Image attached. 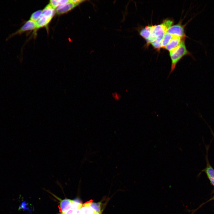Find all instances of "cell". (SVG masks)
Segmentation results:
<instances>
[{
  "label": "cell",
  "mask_w": 214,
  "mask_h": 214,
  "mask_svg": "<svg viewBox=\"0 0 214 214\" xmlns=\"http://www.w3.org/2000/svg\"><path fill=\"white\" fill-rule=\"evenodd\" d=\"M174 36L166 32L164 35L161 42V48H164Z\"/></svg>",
  "instance_id": "7c38bea8"
},
{
  "label": "cell",
  "mask_w": 214,
  "mask_h": 214,
  "mask_svg": "<svg viewBox=\"0 0 214 214\" xmlns=\"http://www.w3.org/2000/svg\"><path fill=\"white\" fill-rule=\"evenodd\" d=\"M113 96L116 100H118L121 97L120 95L116 92L112 94Z\"/></svg>",
  "instance_id": "2e32d148"
},
{
  "label": "cell",
  "mask_w": 214,
  "mask_h": 214,
  "mask_svg": "<svg viewBox=\"0 0 214 214\" xmlns=\"http://www.w3.org/2000/svg\"><path fill=\"white\" fill-rule=\"evenodd\" d=\"M42 10H38L33 12L31 15L30 20L36 22L39 19L42 13Z\"/></svg>",
  "instance_id": "9a60e30c"
},
{
  "label": "cell",
  "mask_w": 214,
  "mask_h": 214,
  "mask_svg": "<svg viewBox=\"0 0 214 214\" xmlns=\"http://www.w3.org/2000/svg\"><path fill=\"white\" fill-rule=\"evenodd\" d=\"M204 171L206 174L211 184L214 186V169L208 163L206 167L204 169Z\"/></svg>",
  "instance_id": "8fae6325"
},
{
  "label": "cell",
  "mask_w": 214,
  "mask_h": 214,
  "mask_svg": "<svg viewBox=\"0 0 214 214\" xmlns=\"http://www.w3.org/2000/svg\"><path fill=\"white\" fill-rule=\"evenodd\" d=\"M54 196L59 201L60 214H78L83 204L79 200L67 198L62 199L55 195Z\"/></svg>",
  "instance_id": "6da1fadb"
},
{
  "label": "cell",
  "mask_w": 214,
  "mask_h": 214,
  "mask_svg": "<svg viewBox=\"0 0 214 214\" xmlns=\"http://www.w3.org/2000/svg\"><path fill=\"white\" fill-rule=\"evenodd\" d=\"M89 205L97 213L99 214H102L103 209L102 203L101 202H93L92 200L91 199Z\"/></svg>",
  "instance_id": "4fadbf2b"
},
{
  "label": "cell",
  "mask_w": 214,
  "mask_h": 214,
  "mask_svg": "<svg viewBox=\"0 0 214 214\" xmlns=\"http://www.w3.org/2000/svg\"><path fill=\"white\" fill-rule=\"evenodd\" d=\"M91 200L86 202L82 204L78 214H99L97 213L90 206L89 204Z\"/></svg>",
  "instance_id": "30bf717a"
},
{
  "label": "cell",
  "mask_w": 214,
  "mask_h": 214,
  "mask_svg": "<svg viewBox=\"0 0 214 214\" xmlns=\"http://www.w3.org/2000/svg\"><path fill=\"white\" fill-rule=\"evenodd\" d=\"M185 38H184L182 39L178 47L174 51L169 52L171 60V66L168 77L174 71L177 64L184 56L187 55H191V53L186 48L185 44Z\"/></svg>",
  "instance_id": "7a4b0ae2"
},
{
  "label": "cell",
  "mask_w": 214,
  "mask_h": 214,
  "mask_svg": "<svg viewBox=\"0 0 214 214\" xmlns=\"http://www.w3.org/2000/svg\"><path fill=\"white\" fill-rule=\"evenodd\" d=\"M70 0H52L50 1V4L54 9L57 8L60 5L67 3Z\"/></svg>",
  "instance_id": "5bb4252c"
},
{
  "label": "cell",
  "mask_w": 214,
  "mask_h": 214,
  "mask_svg": "<svg viewBox=\"0 0 214 214\" xmlns=\"http://www.w3.org/2000/svg\"><path fill=\"white\" fill-rule=\"evenodd\" d=\"M183 38L175 36L164 48L169 52L174 51L179 47Z\"/></svg>",
  "instance_id": "ba28073f"
},
{
  "label": "cell",
  "mask_w": 214,
  "mask_h": 214,
  "mask_svg": "<svg viewBox=\"0 0 214 214\" xmlns=\"http://www.w3.org/2000/svg\"><path fill=\"white\" fill-rule=\"evenodd\" d=\"M36 29H37V26L36 22L30 19L27 21L20 29L11 34L8 38L16 34H21L26 31L34 30Z\"/></svg>",
  "instance_id": "5b68a950"
},
{
  "label": "cell",
  "mask_w": 214,
  "mask_h": 214,
  "mask_svg": "<svg viewBox=\"0 0 214 214\" xmlns=\"http://www.w3.org/2000/svg\"><path fill=\"white\" fill-rule=\"evenodd\" d=\"M168 29V27L163 22L160 24L151 26V38L152 42L157 38H163L164 35L167 32Z\"/></svg>",
  "instance_id": "277c9868"
},
{
  "label": "cell",
  "mask_w": 214,
  "mask_h": 214,
  "mask_svg": "<svg viewBox=\"0 0 214 214\" xmlns=\"http://www.w3.org/2000/svg\"><path fill=\"white\" fill-rule=\"evenodd\" d=\"M56 10L49 4L42 10V14L36 22L37 29L47 26L54 16Z\"/></svg>",
  "instance_id": "3957f363"
},
{
  "label": "cell",
  "mask_w": 214,
  "mask_h": 214,
  "mask_svg": "<svg viewBox=\"0 0 214 214\" xmlns=\"http://www.w3.org/2000/svg\"><path fill=\"white\" fill-rule=\"evenodd\" d=\"M167 32L172 35L181 38H185L186 37L185 33L184 27L180 24H178L170 27L167 30Z\"/></svg>",
  "instance_id": "8992f818"
},
{
  "label": "cell",
  "mask_w": 214,
  "mask_h": 214,
  "mask_svg": "<svg viewBox=\"0 0 214 214\" xmlns=\"http://www.w3.org/2000/svg\"><path fill=\"white\" fill-rule=\"evenodd\" d=\"M141 36L144 39L147 41V45H149L152 42L151 33V26H146L139 32Z\"/></svg>",
  "instance_id": "9c48e42d"
},
{
  "label": "cell",
  "mask_w": 214,
  "mask_h": 214,
  "mask_svg": "<svg viewBox=\"0 0 214 214\" xmlns=\"http://www.w3.org/2000/svg\"><path fill=\"white\" fill-rule=\"evenodd\" d=\"M77 6L70 0L69 2L62 4L56 8V12L58 15L63 14L70 11Z\"/></svg>",
  "instance_id": "52a82bcc"
}]
</instances>
